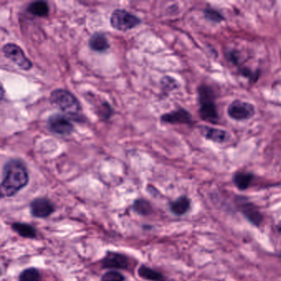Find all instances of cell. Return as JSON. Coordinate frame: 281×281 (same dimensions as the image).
I'll list each match as a JSON object with an SVG mask.
<instances>
[{"label": "cell", "mask_w": 281, "mask_h": 281, "mask_svg": "<svg viewBox=\"0 0 281 281\" xmlns=\"http://www.w3.org/2000/svg\"><path fill=\"white\" fill-rule=\"evenodd\" d=\"M29 182L28 169L23 161L12 158L3 167L1 196L12 197L21 191Z\"/></svg>", "instance_id": "obj_1"}, {"label": "cell", "mask_w": 281, "mask_h": 281, "mask_svg": "<svg viewBox=\"0 0 281 281\" xmlns=\"http://www.w3.org/2000/svg\"><path fill=\"white\" fill-rule=\"evenodd\" d=\"M50 102L72 120L74 118V120L79 121L78 119L81 118V104L70 91L63 89L52 91L50 95Z\"/></svg>", "instance_id": "obj_2"}, {"label": "cell", "mask_w": 281, "mask_h": 281, "mask_svg": "<svg viewBox=\"0 0 281 281\" xmlns=\"http://www.w3.org/2000/svg\"><path fill=\"white\" fill-rule=\"evenodd\" d=\"M200 116L202 120L209 123H216L218 120V112L214 102V94L209 87L201 86L199 89Z\"/></svg>", "instance_id": "obj_3"}, {"label": "cell", "mask_w": 281, "mask_h": 281, "mask_svg": "<svg viewBox=\"0 0 281 281\" xmlns=\"http://www.w3.org/2000/svg\"><path fill=\"white\" fill-rule=\"evenodd\" d=\"M110 24L116 30L127 32L140 25L141 20L126 10H116L111 15Z\"/></svg>", "instance_id": "obj_4"}, {"label": "cell", "mask_w": 281, "mask_h": 281, "mask_svg": "<svg viewBox=\"0 0 281 281\" xmlns=\"http://www.w3.org/2000/svg\"><path fill=\"white\" fill-rule=\"evenodd\" d=\"M3 53L6 58L12 61L21 70L28 71L33 68L32 61L26 56L21 47L14 43H8L3 47Z\"/></svg>", "instance_id": "obj_5"}, {"label": "cell", "mask_w": 281, "mask_h": 281, "mask_svg": "<svg viewBox=\"0 0 281 281\" xmlns=\"http://www.w3.org/2000/svg\"><path fill=\"white\" fill-rule=\"evenodd\" d=\"M70 119L65 115L54 114L50 116L47 121V126L51 132L61 135H69L72 134L75 127Z\"/></svg>", "instance_id": "obj_6"}, {"label": "cell", "mask_w": 281, "mask_h": 281, "mask_svg": "<svg viewBox=\"0 0 281 281\" xmlns=\"http://www.w3.org/2000/svg\"><path fill=\"white\" fill-rule=\"evenodd\" d=\"M255 113L253 105L242 101H235L230 104L228 109V116L236 121H244L251 118Z\"/></svg>", "instance_id": "obj_7"}, {"label": "cell", "mask_w": 281, "mask_h": 281, "mask_svg": "<svg viewBox=\"0 0 281 281\" xmlns=\"http://www.w3.org/2000/svg\"><path fill=\"white\" fill-rule=\"evenodd\" d=\"M30 211L36 218H47L55 212V204L47 198H37L31 202Z\"/></svg>", "instance_id": "obj_8"}, {"label": "cell", "mask_w": 281, "mask_h": 281, "mask_svg": "<svg viewBox=\"0 0 281 281\" xmlns=\"http://www.w3.org/2000/svg\"><path fill=\"white\" fill-rule=\"evenodd\" d=\"M101 265L107 269H126L129 265V260L124 254L108 251L101 260Z\"/></svg>", "instance_id": "obj_9"}, {"label": "cell", "mask_w": 281, "mask_h": 281, "mask_svg": "<svg viewBox=\"0 0 281 281\" xmlns=\"http://www.w3.org/2000/svg\"><path fill=\"white\" fill-rule=\"evenodd\" d=\"M161 121L168 124H190L191 122V116L186 110L178 109L163 115L161 117Z\"/></svg>", "instance_id": "obj_10"}, {"label": "cell", "mask_w": 281, "mask_h": 281, "mask_svg": "<svg viewBox=\"0 0 281 281\" xmlns=\"http://www.w3.org/2000/svg\"><path fill=\"white\" fill-rule=\"evenodd\" d=\"M89 47L96 52H105L110 48V43L104 33H95L89 42Z\"/></svg>", "instance_id": "obj_11"}, {"label": "cell", "mask_w": 281, "mask_h": 281, "mask_svg": "<svg viewBox=\"0 0 281 281\" xmlns=\"http://www.w3.org/2000/svg\"><path fill=\"white\" fill-rule=\"evenodd\" d=\"M241 209H242L244 216L246 217L251 223L256 226L259 225L261 223L262 215L253 204H249V203L242 204Z\"/></svg>", "instance_id": "obj_12"}, {"label": "cell", "mask_w": 281, "mask_h": 281, "mask_svg": "<svg viewBox=\"0 0 281 281\" xmlns=\"http://www.w3.org/2000/svg\"><path fill=\"white\" fill-rule=\"evenodd\" d=\"M203 132L207 140H212L215 143H223L228 140V133L225 130L217 128L204 127Z\"/></svg>", "instance_id": "obj_13"}, {"label": "cell", "mask_w": 281, "mask_h": 281, "mask_svg": "<svg viewBox=\"0 0 281 281\" xmlns=\"http://www.w3.org/2000/svg\"><path fill=\"white\" fill-rule=\"evenodd\" d=\"M13 230L16 232L19 236L25 237V238H31L33 239L37 237L38 232L33 226L25 223H14L12 225Z\"/></svg>", "instance_id": "obj_14"}, {"label": "cell", "mask_w": 281, "mask_h": 281, "mask_svg": "<svg viewBox=\"0 0 281 281\" xmlns=\"http://www.w3.org/2000/svg\"><path fill=\"white\" fill-rule=\"evenodd\" d=\"M191 201L186 196H181L170 204V209L176 215H183L188 211Z\"/></svg>", "instance_id": "obj_15"}, {"label": "cell", "mask_w": 281, "mask_h": 281, "mask_svg": "<svg viewBox=\"0 0 281 281\" xmlns=\"http://www.w3.org/2000/svg\"><path fill=\"white\" fill-rule=\"evenodd\" d=\"M27 10L32 15L44 18L49 14L50 8L48 4L45 1H35L28 5Z\"/></svg>", "instance_id": "obj_16"}, {"label": "cell", "mask_w": 281, "mask_h": 281, "mask_svg": "<svg viewBox=\"0 0 281 281\" xmlns=\"http://www.w3.org/2000/svg\"><path fill=\"white\" fill-rule=\"evenodd\" d=\"M138 274L142 279L149 281H165V277L160 272L149 268L147 265H141L138 269Z\"/></svg>", "instance_id": "obj_17"}, {"label": "cell", "mask_w": 281, "mask_h": 281, "mask_svg": "<svg viewBox=\"0 0 281 281\" xmlns=\"http://www.w3.org/2000/svg\"><path fill=\"white\" fill-rule=\"evenodd\" d=\"M252 180L253 175L249 172H238L233 177L235 185L240 190H246V188H248Z\"/></svg>", "instance_id": "obj_18"}, {"label": "cell", "mask_w": 281, "mask_h": 281, "mask_svg": "<svg viewBox=\"0 0 281 281\" xmlns=\"http://www.w3.org/2000/svg\"><path fill=\"white\" fill-rule=\"evenodd\" d=\"M132 209L135 213L143 215V216L149 215L153 211L151 204L144 199L135 200V202L133 204Z\"/></svg>", "instance_id": "obj_19"}, {"label": "cell", "mask_w": 281, "mask_h": 281, "mask_svg": "<svg viewBox=\"0 0 281 281\" xmlns=\"http://www.w3.org/2000/svg\"><path fill=\"white\" fill-rule=\"evenodd\" d=\"M19 281H41V274L37 268H28L20 273Z\"/></svg>", "instance_id": "obj_20"}, {"label": "cell", "mask_w": 281, "mask_h": 281, "mask_svg": "<svg viewBox=\"0 0 281 281\" xmlns=\"http://www.w3.org/2000/svg\"><path fill=\"white\" fill-rule=\"evenodd\" d=\"M102 281H125V276L120 272L111 270L102 275Z\"/></svg>", "instance_id": "obj_21"}, {"label": "cell", "mask_w": 281, "mask_h": 281, "mask_svg": "<svg viewBox=\"0 0 281 281\" xmlns=\"http://www.w3.org/2000/svg\"><path fill=\"white\" fill-rule=\"evenodd\" d=\"M98 112H99V116L102 119H109L112 116L113 109L112 107L110 106L109 103L107 102H102L100 105V108H98Z\"/></svg>", "instance_id": "obj_22"}, {"label": "cell", "mask_w": 281, "mask_h": 281, "mask_svg": "<svg viewBox=\"0 0 281 281\" xmlns=\"http://www.w3.org/2000/svg\"><path fill=\"white\" fill-rule=\"evenodd\" d=\"M204 15L206 17L207 19H209V21L214 22V23H220L223 20V17L219 13L217 12L216 10H212V9L205 10Z\"/></svg>", "instance_id": "obj_23"}]
</instances>
